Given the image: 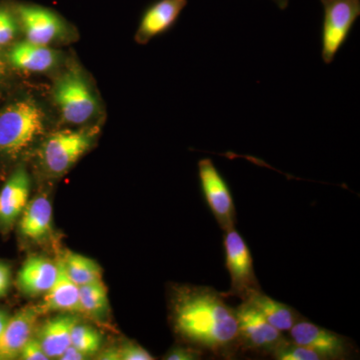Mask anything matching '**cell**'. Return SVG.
<instances>
[{
  "instance_id": "3",
  "label": "cell",
  "mask_w": 360,
  "mask_h": 360,
  "mask_svg": "<svg viewBox=\"0 0 360 360\" xmlns=\"http://www.w3.org/2000/svg\"><path fill=\"white\" fill-rule=\"evenodd\" d=\"M225 266L231 276V290L222 292L225 297H238L245 302L262 291L258 283L250 248L236 229L224 231Z\"/></svg>"
},
{
  "instance_id": "10",
  "label": "cell",
  "mask_w": 360,
  "mask_h": 360,
  "mask_svg": "<svg viewBox=\"0 0 360 360\" xmlns=\"http://www.w3.org/2000/svg\"><path fill=\"white\" fill-rule=\"evenodd\" d=\"M15 13L27 41L49 45L65 32V23L51 9L20 4L16 7Z\"/></svg>"
},
{
  "instance_id": "15",
  "label": "cell",
  "mask_w": 360,
  "mask_h": 360,
  "mask_svg": "<svg viewBox=\"0 0 360 360\" xmlns=\"http://www.w3.org/2000/svg\"><path fill=\"white\" fill-rule=\"evenodd\" d=\"M58 271V264H53L49 258L30 257L21 266L18 285L25 295H44L56 281Z\"/></svg>"
},
{
  "instance_id": "19",
  "label": "cell",
  "mask_w": 360,
  "mask_h": 360,
  "mask_svg": "<svg viewBox=\"0 0 360 360\" xmlns=\"http://www.w3.org/2000/svg\"><path fill=\"white\" fill-rule=\"evenodd\" d=\"M245 302H250L274 328L281 333L290 330L303 317L293 307L277 302L262 292V290L251 295Z\"/></svg>"
},
{
  "instance_id": "12",
  "label": "cell",
  "mask_w": 360,
  "mask_h": 360,
  "mask_svg": "<svg viewBox=\"0 0 360 360\" xmlns=\"http://www.w3.org/2000/svg\"><path fill=\"white\" fill-rule=\"evenodd\" d=\"M188 0H158L144 11L136 40L139 44H148L153 37L169 30L179 20Z\"/></svg>"
},
{
  "instance_id": "17",
  "label": "cell",
  "mask_w": 360,
  "mask_h": 360,
  "mask_svg": "<svg viewBox=\"0 0 360 360\" xmlns=\"http://www.w3.org/2000/svg\"><path fill=\"white\" fill-rule=\"evenodd\" d=\"M77 323V317L71 314H60L45 322L40 329L39 340L49 359H59L70 347L71 333Z\"/></svg>"
},
{
  "instance_id": "18",
  "label": "cell",
  "mask_w": 360,
  "mask_h": 360,
  "mask_svg": "<svg viewBox=\"0 0 360 360\" xmlns=\"http://www.w3.org/2000/svg\"><path fill=\"white\" fill-rule=\"evenodd\" d=\"M52 205L46 196L40 195L27 203L20 215V229L25 238L40 240L51 231Z\"/></svg>"
},
{
  "instance_id": "5",
  "label": "cell",
  "mask_w": 360,
  "mask_h": 360,
  "mask_svg": "<svg viewBox=\"0 0 360 360\" xmlns=\"http://www.w3.org/2000/svg\"><path fill=\"white\" fill-rule=\"evenodd\" d=\"M53 97L63 120L70 124H84L96 115V96L82 73L77 70L66 71L58 78L54 86Z\"/></svg>"
},
{
  "instance_id": "7",
  "label": "cell",
  "mask_w": 360,
  "mask_h": 360,
  "mask_svg": "<svg viewBox=\"0 0 360 360\" xmlns=\"http://www.w3.org/2000/svg\"><path fill=\"white\" fill-rule=\"evenodd\" d=\"M92 130H63L47 137L42 148V160L47 172L61 175L68 172L91 146Z\"/></svg>"
},
{
  "instance_id": "14",
  "label": "cell",
  "mask_w": 360,
  "mask_h": 360,
  "mask_svg": "<svg viewBox=\"0 0 360 360\" xmlns=\"http://www.w3.org/2000/svg\"><path fill=\"white\" fill-rule=\"evenodd\" d=\"M58 265V276L51 288L44 293L39 311L79 312V285L68 276L63 260H59Z\"/></svg>"
},
{
  "instance_id": "8",
  "label": "cell",
  "mask_w": 360,
  "mask_h": 360,
  "mask_svg": "<svg viewBox=\"0 0 360 360\" xmlns=\"http://www.w3.org/2000/svg\"><path fill=\"white\" fill-rule=\"evenodd\" d=\"M198 167L201 191L220 229L224 231L236 229V205L226 180L210 158H202Z\"/></svg>"
},
{
  "instance_id": "20",
  "label": "cell",
  "mask_w": 360,
  "mask_h": 360,
  "mask_svg": "<svg viewBox=\"0 0 360 360\" xmlns=\"http://www.w3.org/2000/svg\"><path fill=\"white\" fill-rule=\"evenodd\" d=\"M61 260L68 276L77 285L103 281V272L99 265L84 255L68 252Z\"/></svg>"
},
{
  "instance_id": "2",
  "label": "cell",
  "mask_w": 360,
  "mask_h": 360,
  "mask_svg": "<svg viewBox=\"0 0 360 360\" xmlns=\"http://www.w3.org/2000/svg\"><path fill=\"white\" fill-rule=\"evenodd\" d=\"M44 129V113L37 103L21 99L0 110V156L16 158Z\"/></svg>"
},
{
  "instance_id": "30",
  "label": "cell",
  "mask_w": 360,
  "mask_h": 360,
  "mask_svg": "<svg viewBox=\"0 0 360 360\" xmlns=\"http://www.w3.org/2000/svg\"><path fill=\"white\" fill-rule=\"evenodd\" d=\"M8 319V315H7L4 310H0V335H1L2 331H4V328H6Z\"/></svg>"
},
{
  "instance_id": "31",
  "label": "cell",
  "mask_w": 360,
  "mask_h": 360,
  "mask_svg": "<svg viewBox=\"0 0 360 360\" xmlns=\"http://www.w3.org/2000/svg\"><path fill=\"white\" fill-rule=\"evenodd\" d=\"M272 1H274V4H276V6H278L279 9H281V11H284V9L288 8L290 0H272Z\"/></svg>"
},
{
  "instance_id": "21",
  "label": "cell",
  "mask_w": 360,
  "mask_h": 360,
  "mask_svg": "<svg viewBox=\"0 0 360 360\" xmlns=\"http://www.w3.org/2000/svg\"><path fill=\"white\" fill-rule=\"evenodd\" d=\"M108 309V288L103 281L79 286V312L98 319L103 316Z\"/></svg>"
},
{
  "instance_id": "11",
  "label": "cell",
  "mask_w": 360,
  "mask_h": 360,
  "mask_svg": "<svg viewBox=\"0 0 360 360\" xmlns=\"http://www.w3.org/2000/svg\"><path fill=\"white\" fill-rule=\"evenodd\" d=\"M30 193V175L25 168H18L0 191V229H11L20 219L27 205Z\"/></svg>"
},
{
  "instance_id": "25",
  "label": "cell",
  "mask_w": 360,
  "mask_h": 360,
  "mask_svg": "<svg viewBox=\"0 0 360 360\" xmlns=\"http://www.w3.org/2000/svg\"><path fill=\"white\" fill-rule=\"evenodd\" d=\"M118 360H153V356L146 348L137 343L127 341L117 347Z\"/></svg>"
},
{
  "instance_id": "16",
  "label": "cell",
  "mask_w": 360,
  "mask_h": 360,
  "mask_svg": "<svg viewBox=\"0 0 360 360\" xmlns=\"http://www.w3.org/2000/svg\"><path fill=\"white\" fill-rule=\"evenodd\" d=\"M8 60L13 68L28 72H44L51 70L58 60V56L49 45L23 41L13 45L8 53Z\"/></svg>"
},
{
  "instance_id": "24",
  "label": "cell",
  "mask_w": 360,
  "mask_h": 360,
  "mask_svg": "<svg viewBox=\"0 0 360 360\" xmlns=\"http://www.w3.org/2000/svg\"><path fill=\"white\" fill-rule=\"evenodd\" d=\"M18 16L15 11L6 6H0V46L13 41L18 32Z\"/></svg>"
},
{
  "instance_id": "27",
  "label": "cell",
  "mask_w": 360,
  "mask_h": 360,
  "mask_svg": "<svg viewBox=\"0 0 360 360\" xmlns=\"http://www.w3.org/2000/svg\"><path fill=\"white\" fill-rule=\"evenodd\" d=\"M20 359L23 360H47L49 359L45 354L39 338H30L21 350Z\"/></svg>"
},
{
  "instance_id": "4",
  "label": "cell",
  "mask_w": 360,
  "mask_h": 360,
  "mask_svg": "<svg viewBox=\"0 0 360 360\" xmlns=\"http://www.w3.org/2000/svg\"><path fill=\"white\" fill-rule=\"evenodd\" d=\"M323 6L321 58L330 65L345 44L360 15V0H321Z\"/></svg>"
},
{
  "instance_id": "32",
  "label": "cell",
  "mask_w": 360,
  "mask_h": 360,
  "mask_svg": "<svg viewBox=\"0 0 360 360\" xmlns=\"http://www.w3.org/2000/svg\"><path fill=\"white\" fill-rule=\"evenodd\" d=\"M4 73H6V65H4V60H2L1 56H0V80L4 77Z\"/></svg>"
},
{
  "instance_id": "29",
  "label": "cell",
  "mask_w": 360,
  "mask_h": 360,
  "mask_svg": "<svg viewBox=\"0 0 360 360\" xmlns=\"http://www.w3.org/2000/svg\"><path fill=\"white\" fill-rule=\"evenodd\" d=\"M87 355L82 354L80 350H78L77 347H73V345H70L61 356L59 357L60 360H84L87 359Z\"/></svg>"
},
{
  "instance_id": "13",
  "label": "cell",
  "mask_w": 360,
  "mask_h": 360,
  "mask_svg": "<svg viewBox=\"0 0 360 360\" xmlns=\"http://www.w3.org/2000/svg\"><path fill=\"white\" fill-rule=\"evenodd\" d=\"M39 314V309L27 307L9 317L0 335V360L20 357L26 342L32 338L33 328Z\"/></svg>"
},
{
  "instance_id": "26",
  "label": "cell",
  "mask_w": 360,
  "mask_h": 360,
  "mask_svg": "<svg viewBox=\"0 0 360 360\" xmlns=\"http://www.w3.org/2000/svg\"><path fill=\"white\" fill-rule=\"evenodd\" d=\"M205 356L200 350L186 345H175L170 348L165 359L167 360H198Z\"/></svg>"
},
{
  "instance_id": "28",
  "label": "cell",
  "mask_w": 360,
  "mask_h": 360,
  "mask_svg": "<svg viewBox=\"0 0 360 360\" xmlns=\"http://www.w3.org/2000/svg\"><path fill=\"white\" fill-rule=\"evenodd\" d=\"M11 284V270L8 265L0 262V297L6 295Z\"/></svg>"
},
{
  "instance_id": "22",
  "label": "cell",
  "mask_w": 360,
  "mask_h": 360,
  "mask_svg": "<svg viewBox=\"0 0 360 360\" xmlns=\"http://www.w3.org/2000/svg\"><path fill=\"white\" fill-rule=\"evenodd\" d=\"M101 343L103 338L96 329L79 323L73 328L71 333V345L77 347L87 356L96 354L101 347Z\"/></svg>"
},
{
  "instance_id": "1",
  "label": "cell",
  "mask_w": 360,
  "mask_h": 360,
  "mask_svg": "<svg viewBox=\"0 0 360 360\" xmlns=\"http://www.w3.org/2000/svg\"><path fill=\"white\" fill-rule=\"evenodd\" d=\"M210 286L184 285L172 295V324L184 345L205 355L232 359L240 352L236 309Z\"/></svg>"
},
{
  "instance_id": "6",
  "label": "cell",
  "mask_w": 360,
  "mask_h": 360,
  "mask_svg": "<svg viewBox=\"0 0 360 360\" xmlns=\"http://www.w3.org/2000/svg\"><path fill=\"white\" fill-rule=\"evenodd\" d=\"M238 323L240 352L271 356L284 340L283 333L274 328L248 302H241L236 309Z\"/></svg>"
},
{
  "instance_id": "23",
  "label": "cell",
  "mask_w": 360,
  "mask_h": 360,
  "mask_svg": "<svg viewBox=\"0 0 360 360\" xmlns=\"http://www.w3.org/2000/svg\"><path fill=\"white\" fill-rule=\"evenodd\" d=\"M272 359L277 360H322L314 350L285 340L274 350Z\"/></svg>"
},
{
  "instance_id": "9",
  "label": "cell",
  "mask_w": 360,
  "mask_h": 360,
  "mask_svg": "<svg viewBox=\"0 0 360 360\" xmlns=\"http://www.w3.org/2000/svg\"><path fill=\"white\" fill-rule=\"evenodd\" d=\"M290 340L314 350L323 359H348L354 352L352 341L302 317L288 330Z\"/></svg>"
}]
</instances>
